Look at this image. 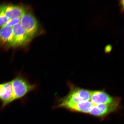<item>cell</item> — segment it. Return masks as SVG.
Masks as SVG:
<instances>
[{
	"label": "cell",
	"instance_id": "obj_1",
	"mask_svg": "<svg viewBox=\"0 0 124 124\" xmlns=\"http://www.w3.org/2000/svg\"><path fill=\"white\" fill-rule=\"evenodd\" d=\"M91 90L82 89L64 108L71 112L83 113L103 119L121 108L120 102L111 104H96L91 99Z\"/></svg>",
	"mask_w": 124,
	"mask_h": 124
},
{
	"label": "cell",
	"instance_id": "obj_2",
	"mask_svg": "<svg viewBox=\"0 0 124 124\" xmlns=\"http://www.w3.org/2000/svg\"><path fill=\"white\" fill-rule=\"evenodd\" d=\"M11 82L15 101L23 98L37 87L36 85L30 83L21 74H18Z\"/></svg>",
	"mask_w": 124,
	"mask_h": 124
},
{
	"label": "cell",
	"instance_id": "obj_3",
	"mask_svg": "<svg viewBox=\"0 0 124 124\" xmlns=\"http://www.w3.org/2000/svg\"><path fill=\"white\" fill-rule=\"evenodd\" d=\"M15 101L11 81L0 83L1 109H4L8 105Z\"/></svg>",
	"mask_w": 124,
	"mask_h": 124
},
{
	"label": "cell",
	"instance_id": "obj_4",
	"mask_svg": "<svg viewBox=\"0 0 124 124\" xmlns=\"http://www.w3.org/2000/svg\"><path fill=\"white\" fill-rule=\"evenodd\" d=\"M20 24L31 38L35 35L38 29L37 20L31 14L25 13L21 18Z\"/></svg>",
	"mask_w": 124,
	"mask_h": 124
},
{
	"label": "cell",
	"instance_id": "obj_5",
	"mask_svg": "<svg viewBox=\"0 0 124 124\" xmlns=\"http://www.w3.org/2000/svg\"><path fill=\"white\" fill-rule=\"evenodd\" d=\"M0 11L9 20L21 18L26 13V10L21 6L13 5H0Z\"/></svg>",
	"mask_w": 124,
	"mask_h": 124
},
{
	"label": "cell",
	"instance_id": "obj_6",
	"mask_svg": "<svg viewBox=\"0 0 124 124\" xmlns=\"http://www.w3.org/2000/svg\"><path fill=\"white\" fill-rule=\"evenodd\" d=\"M12 28L14 38L12 46L22 45L30 39L27 32L20 24L14 26Z\"/></svg>",
	"mask_w": 124,
	"mask_h": 124
},
{
	"label": "cell",
	"instance_id": "obj_7",
	"mask_svg": "<svg viewBox=\"0 0 124 124\" xmlns=\"http://www.w3.org/2000/svg\"><path fill=\"white\" fill-rule=\"evenodd\" d=\"M13 42L12 27L5 26L0 29V43L12 46Z\"/></svg>",
	"mask_w": 124,
	"mask_h": 124
},
{
	"label": "cell",
	"instance_id": "obj_8",
	"mask_svg": "<svg viewBox=\"0 0 124 124\" xmlns=\"http://www.w3.org/2000/svg\"><path fill=\"white\" fill-rule=\"evenodd\" d=\"M9 20L3 12L0 11V29L5 26Z\"/></svg>",
	"mask_w": 124,
	"mask_h": 124
},
{
	"label": "cell",
	"instance_id": "obj_9",
	"mask_svg": "<svg viewBox=\"0 0 124 124\" xmlns=\"http://www.w3.org/2000/svg\"><path fill=\"white\" fill-rule=\"evenodd\" d=\"M21 18H15L9 20L6 26L12 27L15 25L20 24Z\"/></svg>",
	"mask_w": 124,
	"mask_h": 124
},
{
	"label": "cell",
	"instance_id": "obj_10",
	"mask_svg": "<svg viewBox=\"0 0 124 124\" xmlns=\"http://www.w3.org/2000/svg\"><path fill=\"white\" fill-rule=\"evenodd\" d=\"M113 46L111 44H108L105 46L104 51L105 53L109 54L112 51Z\"/></svg>",
	"mask_w": 124,
	"mask_h": 124
},
{
	"label": "cell",
	"instance_id": "obj_11",
	"mask_svg": "<svg viewBox=\"0 0 124 124\" xmlns=\"http://www.w3.org/2000/svg\"><path fill=\"white\" fill-rule=\"evenodd\" d=\"M119 6H121V8H120V11L121 13H123L124 12V0L119 1Z\"/></svg>",
	"mask_w": 124,
	"mask_h": 124
}]
</instances>
